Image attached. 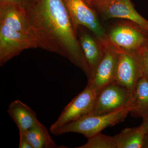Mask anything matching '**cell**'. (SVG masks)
Segmentation results:
<instances>
[{"label": "cell", "instance_id": "6da1fadb", "mask_svg": "<svg viewBox=\"0 0 148 148\" xmlns=\"http://www.w3.org/2000/svg\"><path fill=\"white\" fill-rule=\"evenodd\" d=\"M24 10L38 47L69 59L89 79L90 70L63 0H34Z\"/></svg>", "mask_w": 148, "mask_h": 148}, {"label": "cell", "instance_id": "7a4b0ae2", "mask_svg": "<svg viewBox=\"0 0 148 148\" xmlns=\"http://www.w3.org/2000/svg\"><path fill=\"white\" fill-rule=\"evenodd\" d=\"M106 29L108 41L119 50L135 53L148 48V30L135 21L121 19Z\"/></svg>", "mask_w": 148, "mask_h": 148}, {"label": "cell", "instance_id": "3957f363", "mask_svg": "<svg viewBox=\"0 0 148 148\" xmlns=\"http://www.w3.org/2000/svg\"><path fill=\"white\" fill-rule=\"evenodd\" d=\"M129 106L106 114H89L71 122L51 132L56 136L68 133L82 134L87 139L101 132L105 128L124 121L130 114Z\"/></svg>", "mask_w": 148, "mask_h": 148}, {"label": "cell", "instance_id": "277c9868", "mask_svg": "<svg viewBox=\"0 0 148 148\" xmlns=\"http://www.w3.org/2000/svg\"><path fill=\"white\" fill-rule=\"evenodd\" d=\"M88 5L102 23L113 18L128 19L148 30V20L138 13L131 0H92Z\"/></svg>", "mask_w": 148, "mask_h": 148}, {"label": "cell", "instance_id": "5b68a950", "mask_svg": "<svg viewBox=\"0 0 148 148\" xmlns=\"http://www.w3.org/2000/svg\"><path fill=\"white\" fill-rule=\"evenodd\" d=\"M69 12L74 29L79 27L90 31L103 42H109L106 27L93 9L83 0H63Z\"/></svg>", "mask_w": 148, "mask_h": 148}, {"label": "cell", "instance_id": "8992f818", "mask_svg": "<svg viewBox=\"0 0 148 148\" xmlns=\"http://www.w3.org/2000/svg\"><path fill=\"white\" fill-rule=\"evenodd\" d=\"M100 91L87 85L82 91L66 106L58 119L51 126L50 132L71 122L91 114Z\"/></svg>", "mask_w": 148, "mask_h": 148}, {"label": "cell", "instance_id": "52a82bcc", "mask_svg": "<svg viewBox=\"0 0 148 148\" xmlns=\"http://www.w3.org/2000/svg\"><path fill=\"white\" fill-rule=\"evenodd\" d=\"M38 47L35 37L11 29L0 23V66L21 52Z\"/></svg>", "mask_w": 148, "mask_h": 148}, {"label": "cell", "instance_id": "ba28073f", "mask_svg": "<svg viewBox=\"0 0 148 148\" xmlns=\"http://www.w3.org/2000/svg\"><path fill=\"white\" fill-rule=\"evenodd\" d=\"M132 93L125 88L114 82L106 86L98 94L91 114H106L129 106Z\"/></svg>", "mask_w": 148, "mask_h": 148}, {"label": "cell", "instance_id": "9c48e42d", "mask_svg": "<svg viewBox=\"0 0 148 148\" xmlns=\"http://www.w3.org/2000/svg\"><path fill=\"white\" fill-rule=\"evenodd\" d=\"M120 53V50L109 42L103 58L87 85L101 90L114 82Z\"/></svg>", "mask_w": 148, "mask_h": 148}, {"label": "cell", "instance_id": "30bf717a", "mask_svg": "<svg viewBox=\"0 0 148 148\" xmlns=\"http://www.w3.org/2000/svg\"><path fill=\"white\" fill-rule=\"evenodd\" d=\"M143 77L140 52L130 53L120 50L114 82L132 93L136 84Z\"/></svg>", "mask_w": 148, "mask_h": 148}, {"label": "cell", "instance_id": "8fae6325", "mask_svg": "<svg viewBox=\"0 0 148 148\" xmlns=\"http://www.w3.org/2000/svg\"><path fill=\"white\" fill-rule=\"evenodd\" d=\"M76 32H78L77 36L80 46L90 70V78L103 58L109 42H103L90 31L81 30L80 27Z\"/></svg>", "mask_w": 148, "mask_h": 148}, {"label": "cell", "instance_id": "7c38bea8", "mask_svg": "<svg viewBox=\"0 0 148 148\" xmlns=\"http://www.w3.org/2000/svg\"><path fill=\"white\" fill-rule=\"evenodd\" d=\"M0 23L35 37L25 10L16 5L0 3Z\"/></svg>", "mask_w": 148, "mask_h": 148}, {"label": "cell", "instance_id": "4fadbf2b", "mask_svg": "<svg viewBox=\"0 0 148 148\" xmlns=\"http://www.w3.org/2000/svg\"><path fill=\"white\" fill-rule=\"evenodd\" d=\"M7 112L16 123L19 132H26L39 122L36 113L19 100L10 103Z\"/></svg>", "mask_w": 148, "mask_h": 148}, {"label": "cell", "instance_id": "5bb4252c", "mask_svg": "<svg viewBox=\"0 0 148 148\" xmlns=\"http://www.w3.org/2000/svg\"><path fill=\"white\" fill-rule=\"evenodd\" d=\"M132 116L145 119L148 116V81L142 77L136 84L129 104Z\"/></svg>", "mask_w": 148, "mask_h": 148}, {"label": "cell", "instance_id": "9a60e30c", "mask_svg": "<svg viewBox=\"0 0 148 148\" xmlns=\"http://www.w3.org/2000/svg\"><path fill=\"white\" fill-rule=\"evenodd\" d=\"M24 133L33 148H66L65 146L57 145L46 127L40 122Z\"/></svg>", "mask_w": 148, "mask_h": 148}, {"label": "cell", "instance_id": "2e32d148", "mask_svg": "<svg viewBox=\"0 0 148 148\" xmlns=\"http://www.w3.org/2000/svg\"><path fill=\"white\" fill-rule=\"evenodd\" d=\"M145 134L140 125L125 128L113 137L117 148H142Z\"/></svg>", "mask_w": 148, "mask_h": 148}, {"label": "cell", "instance_id": "e0dca14e", "mask_svg": "<svg viewBox=\"0 0 148 148\" xmlns=\"http://www.w3.org/2000/svg\"><path fill=\"white\" fill-rule=\"evenodd\" d=\"M88 142L78 148H117L113 137L108 136L101 132L88 139Z\"/></svg>", "mask_w": 148, "mask_h": 148}, {"label": "cell", "instance_id": "ac0fdd59", "mask_svg": "<svg viewBox=\"0 0 148 148\" xmlns=\"http://www.w3.org/2000/svg\"><path fill=\"white\" fill-rule=\"evenodd\" d=\"M140 60L143 76L148 81V48L140 52Z\"/></svg>", "mask_w": 148, "mask_h": 148}, {"label": "cell", "instance_id": "d6986e66", "mask_svg": "<svg viewBox=\"0 0 148 148\" xmlns=\"http://www.w3.org/2000/svg\"><path fill=\"white\" fill-rule=\"evenodd\" d=\"M34 0H0V3L14 4L21 7L22 8L25 9L32 3Z\"/></svg>", "mask_w": 148, "mask_h": 148}, {"label": "cell", "instance_id": "ffe728a7", "mask_svg": "<svg viewBox=\"0 0 148 148\" xmlns=\"http://www.w3.org/2000/svg\"><path fill=\"white\" fill-rule=\"evenodd\" d=\"M19 148H33L24 132H19Z\"/></svg>", "mask_w": 148, "mask_h": 148}, {"label": "cell", "instance_id": "44dd1931", "mask_svg": "<svg viewBox=\"0 0 148 148\" xmlns=\"http://www.w3.org/2000/svg\"><path fill=\"white\" fill-rule=\"evenodd\" d=\"M143 120V123L141 125L143 127L145 133H146L148 132V116Z\"/></svg>", "mask_w": 148, "mask_h": 148}, {"label": "cell", "instance_id": "7402d4cb", "mask_svg": "<svg viewBox=\"0 0 148 148\" xmlns=\"http://www.w3.org/2000/svg\"><path fill=\"white\" fill-rule=\"evenodd\" d=\"M142 148H148V132L145 134Z\"/></svg>", "mask_w": 148, "mask_h": 148}, {"label": "cell", "instance_id": "603a6c76", "mask_svg": "<svg viewBox=\"0 0 148 148\" xmlns=\"http://www.w3.org/2000/svg\"><path fill=\"white\" fill-rule=\"evenodd\" d=\"M83 1L88 5L89 3L90 2V1H91L92 0H83Z\"/></svg>", "mask_w": 148, "mask_h": 148}]
</instances>
